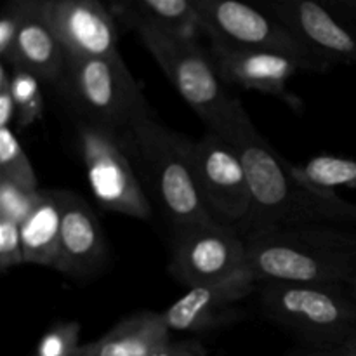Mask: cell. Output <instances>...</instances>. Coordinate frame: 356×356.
Wrapping results in <instances>:
<instances>
[{"label": "cell", "mask_w": 356, "mask_h": 356, "mask_svg": "<svg viewBox=\"0 0 356 356\" xmlns=\"http://www.w3.org/2000/svg\"><path fill=\"white\" fill-rule=\"evenodd\" d=\"M263 315L315 350H337L356 330V302L346 285L259 284Z\"/></svg>", "instance_id": "cell-6"}, {"label": "cell", "mask_w": 356, "mask_h": 356, "mask_svg": "<svg viewBox=\"0 0 356 356\" xmlns=\"http://www.w3.org/2000/svg\"><path fill=\"white\" fill-rule=\"evenodd\" d=\"M68 54L45 21L40 0H28L26 16L16 42V66L33 73L40 82L58 87L65 75Z\"/></svg>", "instance_id": "cell-16"}, {"label": "cell", "mask_w": 356, "mask_h": 356, "mask_svg": "<svg viewBox=\"0 0 356 356\" xmlns=\"http://www.w3.org/2000/svg\"><path fill=\"white\" fill-rule=\"evenodd\" d=\"M209 54L226 86L229 83L278 97L296 111L302 108V101L287 90L289 80L299 72H305L294 59L273 52L228 47L214 42H211Z\"/></svg>", "instance_id": "cell-14"}, {"label": "cell", "mask_w": 356, "mask_h": 356, "mask_svg": "<svg viewBox=\"0 0 356 356\" xmlns=\"http://www.w3.org/2000/svg\"><path fill=\"white\" fill-rule=\"evenodd\" d=\"M190 162L209 216L219 225L238 228L250 211V186L235 145L207 132L191 143Z\"/></svg>", "instance_id": "cell-9"}, {"label": "cell", "mask_w": 356, "mask_h": 356, "mask_svg": "<svg viewBox=\"0 0 356 356\" xmlns=\"http://www.w3.org/2000/svg\"><path fill=\"white\" fill-rule=\"evenodd\" d=\"M247 268L257 284L348 285L356 277V232L298 226L245 238Z\"/></svg>", "instance_id": "cell-3"}, {"label": "cell", "mask_w": 356, "mask_h": 356, "mask_svg": "<svg viewBox=\"0 0 356 356\" xmlns=\"http://www.w3.org/2000/svg\"><path fill=\"white\" fill-rule=\"evenodd\" d=\"M75 120L89 122L122 136L139 118L152 113L141 86L124 58H68L65 75L56 87Z\"/></svg>", "instance_id": "cell-5"}, {"label": "cell", "mask_w": 356, "mask_h": 356, "mask_svg": "<svg viewBox=\"0 0 356 356\" xmlns=\"http://www.w3.org/2000/svg\"><path fill=\"white\" fill-rule=\"evenodd\" d=\"M24 264L19 225L0 216V271L7 273Z\"/></svg>", "instance_id": "cell-26"}, {"label": "cell", "mask_w": 356, "mask_h": 356, "mask_svg": "<svg viewBox=\"0 0 356 356\" xmlns=\"http://www.w3.org/2000/svg\"><path fill=\"white\" fill-rule=\"evenodd\" d=\"M75 356H79V351H76V355Z\"/></svg>", "instance_id": "cell-34"}, {"label": "cell", "mask_w": 356, "mask_h": 356, "mask_svg": "<svg viewBox=\"0 0 356 356\" xmlns=\"http://www.w3.org/2000/svg\"><path fill=\"white\" fill-rule=\"evenodd\" d=\"M337 356H339V355H337Z\"/></svg>", "instance_id": "cell-35"}, {"label": "cell", "mask_w": 356, "mask_h": 356, "mask_svg": "<svg viewBox=\"0 0 356 356\" xmlns=\"http://www.w3.org/2000/svg\"><path fill=\"white\" fill-rule=\"evenodd\" d=\"M294 356H337L336 350H315V348H309L308 351H302V353L294 355Z\"/></svg>", "instance_id": "cell-31"}, {"label": "cell", "mask_w": 356, "mask_h": 356, "mask_svg": "<svg viewBox=\"0 0 356 356\" xmlns=\"http://www.w3.org/2000/svg\"><path fill=\"white\" fill-rule=\"evenodd\" d=\"M226 141L238 149L249 177L250 211L236 228L242 238L298 226H356L355 202L298 179L249 115Z\"/></svg>", "instance_id": "cell-1"}, {"label": "cell", "mask_w": 356, "mask_h": 356, "mask_svg": "<svg viewBox=\"0 0 356 356\" xmlns=\"http://www.w3.org/2000/svg\"><path fill=\"white\" fill-rule=\"evenodd\" d=\"M10 68L0 65V127H10L16 124V106H14L13 90H10Z\"/></svg>", "instance_id": "cell-27"}, {"label": "cell", "mask_w": 356, "mask_h": 356, "mask_svg": "<svg viewBox=\"0 0 356 356\" xmlns=\"http://www.w3.org/2000/svg\"><path fill=\"white\" fill-rule=\"evenodd\" d=\"M256 285L254 275L245 271L222 284L188 289L186 294L163 312V318L170 332L181 334H205L233 325L243 318L238 302Z\"/></svg>", "instance_id": "cell-12"}, {"label": "cell", "mask_w": 356, "mask_h": 356, "mask_svg": "<svg viewBox=\"0 0 356 356\" xmlns=\"http://www.w3.org/2000/svg\"><path fill=\"white\" fill-rule=\"evenodd\" d=\"M79 322H61L52 325L37 344L35 356H75L80 350Z\"/></svg>", "instance_id": "cell-25"}, {"label": "cell", "mask_w": 356, "mask_h": 356, "mask_svg": "<svg viewBox=\"0 0 356 356\" xmlns=\"http://www.w3.org/2000/svg\"><path fill=\"white\" fill-rule=\"evenodd\" d=\"M322 3L337 19L356 30V0H327Z\"/></svg>", "instance_id": "cell-28"}, {"label": "cell", "mask_w": 356, "mask_h": 356, "mask_svg": "<svg viewBox=\"0 0 356 356\" xmlns=\"http://www.w3.org/2000/svg\"><path fill=\"white\" fill-rule=\"evenodd\" d=\"M193 3L202 33L214 44L287 56L305 72L325 73L334 68L273 14L236 0H193Z\"/></svg>", "instance_id": "cell-7"}, {"label": "cell", "mask_w": 356, "mask_h": 356, "mask_svg": "<svg viewBox=\"0 0 356 356\" xmlns=\"http://www.w3.org/2000/svg\"><path fill=\"white\" fill-rule=\"evenodd\" d=\"M155 356H207V351L197 341H172Z\"/></svg>", "instance_id": "cell-29"}, {"label": "cell", "mask_w": 356, "mask_h": 356, "mask_svg": "<svg viewBox=\"0 0 356 356\" xmlns=\"http://www.w3.org/2000/svg\"><path fill=\"white\" fill-rule=\"evenodd\" d=\"M108 7L124 30L152 28L195 40L202 33L193 0H120Z\"/></svg>", "instance_id": "cell-18"}, {"label": "cell", "mask_w": 356, "mask_h": 356, "mask_svg": "<svg viewBox=\"0 0 356 356\" xmlns=\"http://www.w3.org/2000/svg\"><path fill=\"white\" fill-rule=\"evenodd\" d=\"M75 141L86 165L89 186L101 209L149 221L153 214L152 202L120 136L99 125L75 120Z\"/></svg>", "instance_id": "cell-8"}, {"label": "cell", "mask_w": 356, "mask_h": 356, "mask_svg": "<svg viewBox=\"0 0 356 356\" xmlns=\"http://www.w3.org/2000/svg\"><path fill=\"white\" fill-rule=\"evenodd\" d=\"M61 190H42L40 202L19 225L24 264L56 268L61 243Z\"/></svg>", "instance_id": "cell-19"}, {"label": "cell", "mask_w": 356, "mask_h": 356, "mask_svg": "<svg viewBox=\"0 0 356 356\" xmlns=\"http://www.w3.org/2000/svg\"><path fill=\"white\" fill-rule=\"evenodd\" d=\"M266 7L327 63L356 65V30L337 19L322 2L284 0Z\"/></svg>", "instance_id": "cell-15"}, {"label": "cell", "mask_w": 356, "mask_h": 356, "mask_svg": "<svg viewBox=\"0 0 356 356\" xmlns=\"http://www.w3.org/2000/svg\"><path fill=\"white\" fill-rule=\"evenodd\" d=\"M336 351L339 356H356V330L351 334L350 339H348L343 346L337 348Z\"/></svg>", "instance_id": "cell-30"}, {"label": "cell", "mask_w": 356, "mask_h": 356, "mask_svg": "<svg viewBox=\"0 0 356 356\" xmlns=\"http://www.w3.org/2000/svg\"><path fill=\"white\" fill-rule=\"evenodd\" d=\"M346 289H348V292H350L351 298H353L355 302H356V277L353 278V280L350 282V284L346 285Z\"/></svg>", "instance_id": "cell-32"}, {"label": "cell", "mask_w": 356, "mask_h": 356, "mask_svg": "<svg viewBox=\"0 0 356 356\" xmlns=\"http://www.w3.org/2000/svg\"><path fill=\"white\" fill-rule=\"evenodd\" d=\"M79 356H86V353H83V350H82V346H80V350H79Z\"/></svg>", "instance_id": "cell-33"}, {"label": "cell", "mask_w": 356, "mask_h": 356, "mask_svg": "<svg viewBox=\"0 0 356 356\" xmlns=\"http://www.w3.org/2000/svg\"><path fill=\"white\" fill-rule=\"evenodd\" d=\"M291 170L298 179L322 190L334 191L339 186L356 188V160L332 155L313 156L302 165H292Z\"/></svg>", "instance_id": "cell-20"}, {"label": "cell", "mask_w": 356, "mask_h": 356, "mask_svg": "<svg viewBox=\"0 0 356 356\" xmlns=\"http://www.w3.org/2000/svg\"><path fill=\"white\" fill-rule=\"evenodd\" d=\"M0 177L28 190H40L33 165L10 127H0Z\"/></svg>", "instance_id": "cell-22"}, {"label": "cell", "mask_w": 356, "mask_h": 356, "mask_svg": "<svg viewBox=\"0 0 356 356\" xmlns=\"http://www.w3.org/2000/svg\"><path fill=\"white\" fill-rule=\"evenodd\" d=\"M120 141L132 160L146 195L160 207L172 238L216 222L205 211L191 172L193 139L163 125L155 113L139 118Z\"/></svg>", "instance_id": "cell-2"}, {"label": "cell", "mask_w": 356, "mask_h": 356, "mask_svg": "<svg viewBox=\"0 0 356 356\" xmlns=\"http://www.w3.org/2000/svg\"><path fill=\"white\" fill-rule=\"evenodd\" d=\"M40 10L68 58L108 59L118 52V24L97 0H40Z\"/></svg>", "instance_id": "cell-11"}, {"label": "cell", "mask_w": 356, "mask_h": 356, "mask_svg": "<svg viewBox=\"0 0 356 356\" xmlns=\"http://www.w3.org/2000/svg\"><path fill=\"white\" fill-rule=\"evenodd\" d=\"M40 190H28L21 184L0 177V216L23 225L40 202Z\"/></svg>", "instance_id": "cell-23"}, {"label": "cell", "mask_w": 356, "mask_h": 356, "mask_svg": "<svg viewBox=\"0 0 356 356\" xmlns=\"http://www.w3.org/2000/svg\"><path fill=\"white\" fill-rule=\"evenodd\" d=\"M170 341L163 313H132L115 323L104 336L83 344L86 356H155Z\"/></svg>", "instance_id": "cell-17"}, {"label": "cell", "mask_w": 356, "mask_h": 356, "mask_svg": "<svg viewBox=\"0 0 356 356\" xmlns=\"http://www.w3.org/2000/svg\"><path fill=\"white\" fill-rule=\"evenodd\" d=\"M136 35L207 131L228 139L249 113L240 99L228 92L209 51L195 38L152 28H139Z\"/></svg>", "instance_id": "cell-4"}, {"label": "cell", "mask_w": 356, "mask_h": 356, "mask_svg": "<svg viewBox=\"0 0 356 356\" xmlns=\"http://www.w3.org/2000/svg\"><path fill=\"white\" fill-rule=\"evenodd\" d=\"M10 90L16 106V127L26 129L44 118V94L40 80L24 68H10Z\"/></svg>", "instance_id": "cell-21"}, {"label": "cell", "mask_w": 356, "mask_h": 356, "mask_svg": "<svg viewBox=\"0 0 356 356\" xmlns=\"http://www.w3.org/2000/svg\"><path fill=\"white\" fill-rule=\"evenodd\" d=\"M28 0H10L3 6L0 17V58L9 68L16 66V42L26 16Z\"/></svg>", "instance_id": "cell-24"}, {"label": "cell", "mask_w": 356, "mask_h": 356, "mask_svg": "<svg viewBox=\"0 0 356 356\" xmlns=\"http://www.w3.org/2000/svg\"><path fill=\"white\" fill-rule=\"evenodd\" d=\"M61 243L54 270L73 280L96 277L108 263V243L92 207L75 191L61 190Z\"/></svg>", "instance_id": "cell-13"}, {"label": "cell", "mask_w": 356, "mask_h": 356, "mask_svg": "<svg viewBox=\"0 0 356 356\" xmlns=\"http://www.w3.org/2000/svg\"><path fill=\"white\" fill-rule=\"evenodd\" d=\"M169 273L188 289L228 282L249 271L245 238L235 228L211 222L170 238Z\"/></svg>", "instance_id": "cell-10"}]
</instances>
